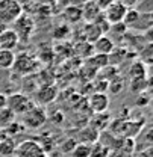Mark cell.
<instances>
[{
	"label": "cell",
	"instance_id": "obj_1",
	"mask_svg": "<svg viewBox=\"0 0 153 157\" xmlns=\"http://www.w3.org/2000/svg\"><path fill=\"white\" fill-rule=\"evenodd\" d=\"M35 106V103H34V100L30 97H27L26 94H12V95H9L8 97V109L17 117H23L26 112H29L32 107Z\"/></svg>",
	"mask_w": 153,
	"mask_h": 157
},
{
	"label": "cell",
	"instance_id": "obj_2",
	"mask_svg": "<svg viewBox=\"0 0 153 157\" xmlns=\"http://www.w3.org/2000/svg\"><path fill=\"white\" fill-rule=\"evenodd\" d=\"M23 14V9L17 0H0V24L5 27L9 23H14Z\"/></svg>",
	"mask_w": 153,
	"mask_h": 157
},
{
	"label": "cell",
	"instance_id": "obj_3",
	"mask_svg": "<svg viewBox=\"0 0 153 157\" xmlns=\"http://www.w3.org/2000/svg\"><path fill=\"white\" fill-rule=\"evenodd\" d=\"M15 157H47L38 140L26 139L15 147Z\"/></svg>",
	"mask_w": 153,
	"mask_h": 157
},
{
	"label": "cell",
	"instance_id": "obj_4",
	"mask_svg": "<svg viewBox=\"0 0 153 157\" xmlns=\"http://www.w3.org/2000/svg\"><path fill=\"white\" fill-rule=\"evenodd\" d=\"M23 124L27 127V128H39L41 125H44V122L47 121V115H46V110L39 106H34L29 112H26L23 117Z\"/></svg>",
	"mask_w": 153,
	"mask_h": 157
},
{
	"label": "cell",
	"instance_id": "obj_5",
	"mask_svg": "<svg viewBox=\"0 0 153 157\" xmlns=\"http://www.w3.org/2000/svg\"><path fill=\"white\" fill-rule=\"evenodd\" d=\"M126 12H127V9H126L120 2H114L112 5H109V6L105 9L103 18L106 20L111 26L120 24V23H123V18H124Z\"/></svg>",
	"mask_w": 153,
	"mask_h": 157
},
{
	"label": "cell",
	"instance_id": "obj_6",
	"mask_svg": "<svg viewBox=\"0 0 153 157\" xmlns=\"http://www.w3.org/2000/svg\"><path fill=\"white\" fill-rule=\"evenodd\" d=\"M14 23L17 24L15 29H14V32L17 33V36H18L20 41H21V39H29L30 38V35L34 33V21H32L30 17L21 14Z\"/></svg>",
	"mask_w": 153,
	"mask_h": 157
},
{
	"label": "cell",
	"instance_id": "obj_7",
	"mask_svg": "<svg viewBox=\"0 0 153 157\" xmlns=\"http://www.w3.org/2000/svg\"><path fill=\"white\" fill-rule=\"evenodd\" d=\"M88 106L93 113H103L108 112L109 107V97L106 92H94L88 98Z\"/></svg>",
	"mask_w": 153,
	"mask_h": 157
},
{
	"label": "cell",
	"instance_id": "obj_8",
	"mask_svg": "<svg viewBox=\"0 0 153 157\" xmlns=\"http://www.w3.org/2000/svg\"><path fill=\"white\" fill-rule=\"evenodd\" d=\"M20 39L17 33L14 32V29H5L3 32H0V50H8V52H14V48L18 45Z\"/></svg>",
	"mask_w": 153,
	"mask_h": 157
},
{
	"label": "cell",
	"instance_id": "obj_9",
	"mask_svg": "<svg viewBox=\"0 0 153 157\" xmlns=\"http://www.w3.org/2000/svg\"><path fill=\"white\" fill-rule=\"evenodd\" d=\"M115 48L114 41L109 38L108 35H102L100 38H97L94 41V47H93V52L96 55H102V56H109L111 52Z\"/></svg>",
	"mask_w": 153,
	"mask_h": 157
},
{
	"label": "cell",
	"instance_id": "obj_10",
	"mask_svg": "<svg viewBox=\"0 0 153 157\" xmlns=\"http://www.w3.org/2000/svg\"><path fill=\"white\" fill-rule=\"evenodd\" d=\"M99 135H100V133H97L94 128H91V127L88 125V127H83V128L79 132L76 142L77 144H85V145H93L94 142H97Z\"/></svg>",
	"mask_w": 153,
	"mask_h": 157
},
{
	"label": "cell",
	"instance_id": "obj_11",
	"mask_svg": "<svg viewBox=\"0 0 153 157\" xmlns=\"http://www.w3.org/2000/svg\"><path fill=\"white\" fill-rule=\"evenodd\" d=\"M56 88L55 86H44V88H39L38 92H37V101L39 104H49L52 103L55 98H56Z\"/></svg>",
	"mask_w": 153,
	"mask_h": 157
},
{
	"label": "cell",
	"instance_id": "obj_12",
	"mask_svg": "<svg viewBox=\"0 0 153 157\" xmlns=\"http://www.w3.org/2000/svg\"><path fill=\"white\" fill-rule=\"evenodd\" d=\"M15 147H17V144H15L11 137H3V139H0V156L11 157L15 153Z\"/></svg>",
	"mask_w": 153,
	"mask_h": 157
},
{
	"label": "cell",
	"instance_id": "obj_13",
	"mask_svg": "<svg viewBox=\"0 0 153 157\" xmlns=\"http://www.w3.org/2000/svg\"><path fill=\"white\" fill-rule=\"evenodd\" d=\"M15 62V55L14 52L8 50H0V70H9L14 67Z\"/></svg>",
	"mask_w": 153,
	"mask_h": 157
},
{
	"label": "cell",
	"instance_id": "obj_14",
	"mask_svg": "<svg viewBox=\"0 0 153 157\" xmlns=\"http://www.w3.org/2000/svg\"><path fill=\"white\" fill-rule=\"evenodd\" d=\"M100 36H102V32H100V29H99V26H97L96 23H88L85 26V38H87V42H91V41L94 42Z\"/></svg>",
	"mask_w": 153,
	"mask_h": 157
},
{
	"label": "cell",
	"instance_id": "obj_15",
	"mask_svg": "<svg viewBox=\"0 0 153 157\" xmlns=\"http://www.w3.org/2000/svg\"><path fill=\"white\" fill-rule=\"evenodd\" d=\"M149 88V80L144 78H135V80H131V91L132 92H136V94H143L146 89Z\"/></svg>",
	"mask_w": 153,
	"mask_h": 157
},
{
	"label": "cell",
	"instance_id": "obj_16",
	"mask_svg": "<svg viewBox=\"0 0 153 157\" xmlns=\"http://www.w3.org/2000/svg\"><path fill=\"white\" fill-rule=\"evenodd\" d=\"M146 77V65L143 62H135L131 67V80Z\"/></svg>",
	"mask_w": 153,
	"mask_h": 157
},
{
	"label": "cell",
	"instance_id": "obj_17",
	"mask_svg": "<svg viewBox=\"0 0 153 157\" xmlns=\"http://www.w3.org/2000/svg\"><path fill=\"white\" fill-rule=\"evenodd\" d=\"M65 17L68 20V23H77L82 18V9L79 6H70L65 9Z\"/></svg>",
	"mask_w": 153,
	"mask_h": 157
},
{
	"label": "cell",
	"instance_id": "obj_18",
	"mask_svg": "<svg viewBox=\"0 0 153 157\" xmlns=\"http://www.w3.org/2000/svg\"><path fill=\"white\" fill-rule=\"evenodd\" d=\"M138 18H139V11H136V9H127V12H126V15L123 18L124 27H134L135 23L138 21Z\"/></svg>",
	"mask_w": 153,
	"mask_h": 157
},
{
	"label": "cell",
	"instance_id": "obj_19",
	"mask_svg": "<svg viewBox=\"0 0 153 157\" xmlns=\"http://www.w3.org/2000/svg\"><path fill=\"white\" fill-rule=\"evenodd\" d=\"M91 154V145H85V144H77L74 150L71 151V157H90Z\"/></svg>",
	"mask_w": 153,
	"mask_h": 157
},
{
	"label": "cell",
	"instance_id": "obj_20",
	"mask_svg": "<svg viewBox=\"0 0 153 157\" xmlns=\"http://www.w3.org/2000/svg\"><path fill=\"white\" fill-rule=\"evenodd\" d=\"M109 156V150L105 148L100 142H94L91 145V154L90 157H108Z\"/></svg>",
	"mask_w": 153,
	"mask_h": 157
},
{
	"label": "cell",
	"instance_id": "obj_21",
	"mask_svg": "<svg viewBox=\"0 0 153 157\" xmlns=\"http://www.w3.org/2000/svg\"><path fill=\"white\" fill-rule=\"evenodd\" d=\"M77 145V142H76V139H67V140H64L62 144H61V151L64 153V154H71V151L74 150V147Z\"/></svg>",
	"mask_w": 153,
	"mask_h": 157
},
{
	"label": "cell",
	"instance_id": "obj_22",
	"mask_svg": "<svg viewBox=\"0 0 153 157\" xmlns=\"http://www.w3.org/2000/svg\"><path fill=\"white\" fill-rule=\"evenodd\" d=\"M108 157H134V154L126 151V150H123V148H115V150H112L109 153Z\"/></svg>",
	"mask_w": 153,
	"mask_h": 157
},
{
	"label": "cell",
	"instance_id": "obj_23",
	"mask_svg": "<svg viewBox=\"0 0 153 157\" xmlns=\"http://www.w3.org/2000/svg\"><path fill=\"white\" fill-rule=\"evenodd\" d=\"M117 2H120L126 9H135V6L138 5L139 0H117Z\"/></svg>",
	"mask_w": 153,
	"mask_h": 157
},
{
	"label": "cell",
	"instance_id": "obj_24",
	"mask_svg": "<svg viewBox=\"0 0 153 157\" xmlns=\"http://www.w3.org/2000/svg\"><path fill=\"white\" fill-rule=\"evenodd\" d=\"M94 2H96L97 6H99L102 11H105L109 5H112V3H114V2H117V0H94Z\"/></svg>",
	"mask_w": 153,
	"mask_h": 157
},
{
	"label": "cell",
	"instance_id": "obj_25",
	"mask_svg": "<svg viewBox=\"0 0 153 157\" xmlns=\"http://www.w3.org/2000/svg\"><path fill=\"white\" fill-rule=\"evenodd\" d=\"M5 109H8V95L0 92V112Z\"/></svg>",
	"mask_w": 153,
	"mask_h": 157
},
{
	"label": "cell",
	"instance_id": "obj_26",
	"mask_svg": "<svg viewBox=\"0 0 153 157\" xmlns=\"http://www.w3.org/2000/svg\"><path fill=\"white\" fill-rule=\"evenodd\" d=\"M134 157H152V148L149 150H141V151H136L134 154Z\"/></svg>",
	"mask_w": 153,
	"mask_h": 157
},
{
	"label": "cell",
	"instance_id": "obj_27",
	"mask_svg": "<svg viewBox=\"0 0 153 157\" xmlns=\"http://www.w3.org/2000/svg\"><path fill=\"white\" fill-rule=\"evenodd\" d=\"M35 2H37V0H17V3L21 6V9H24V8L30 6V5H32V3H35Z\"/></svg>",
	"mask_w": 153,
	"mask_h": 157
}]
</instances>
